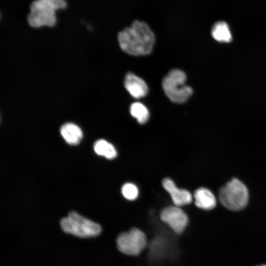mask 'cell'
<instances>
[{
    "instance_id": "cell-1",
    "label": "cell",
    "mask_w": 266,
    "mask_h": 266,
    "mask_svg": "<svg viewBox=\"0 0 266 266\" xmlns=\"http://www.w3.org/2000/svg\"><path fill=\"white\" fill-rule=\"evenodd\" d=\"M118 39L121 49L126 53L146 55L153 49L155 36L146 22L136 20L118 33Z\"/></svg>"
},
{
    "instance_id": "cell-2",
    "label": "cell",
    "mask_w": 266,
    "mask_h": 266,
    "mask_svg": "<svg viewBox=\"0 0 266 266\" xmlns=\"http://www.w3.org/2000/svg\"><path fill=\"white\" fill-rule=\"evenodd\" d=\"M186 81L185 73L178 69L170 70L164 77L162 81L163 90L172 101L184 103L192 95L193 90L185 84Z\"/></svg>"
},
{
    "instance_id": "cell-3",
    "label": "cell",
    "mask_w": 266,
    "mask_h": 266,
    "mask_svg": "<svg viewBox=\"0 0 266 266\" xmlns=\"http://www.w3.org/2000/svg\"><path fill=\"white\" fill-rule=\"evenodd\" d=\"M63 231L80 237L97 236L101 231L100 226L75 211H70L60 221Z\"/></svg>"
},
{
    "instance_id": "cell-4",
    "label": "cell",
    "mask_w": 266,
    "mask_h": 266,
    "mask_svg": "<svg viewBox=\"0 0 266 266\" xmlns=\"http://www.w3.org/2000/svg\"><path fill=\"white\" fill-rule=\"evenodd\" d=\"M249 194L246 186L240 180L234 178L223 186L219 194L220 201L227 208L238 211L244 208L247 204Z\"/></svg>"
},
{
    "instance_id": "cell-5",
    "label": "cell",
    "mask_w": 266,
    "mask_h": 266,
    "mask_svg": "<svg viewBox=\"0 0 266 266\" xmlns=\"http://www.w3.org/2000/svg\"><path fill=\"white\" fill-rule=\"evenodd\" d=\"M56 10L46 0H35L31 4L28 16L29 25L33 28L53 27L56 23Z\"/></svg>"
},
{
    "instance_id": "cell-6",
    "label": "cell",
    "mask_w": 266,
    "mask_h": 266,
    "mask_svg": "<svg viewBox=\"0 0 266 266\" xmlns=\"http://www.w3.org/2000/svg\"><path fill=\"white\" fill-rule=\"evenodd\" d=\"M116 243L121 252L134 256L138 255L146 247L147 239L142 231L133 228L120 233L117 238Z\"/></svg>"
},
{
    "instance_id": "cell-7",
    "label": "cell",
    "mask_w": 266,
    "mask_h": 266,
    "mask_svg": "<svg viewBox=\"0 0 266 266\" xmlns=\"http://www.w3.org/2000/svg\"><path fill=\"white\" fill-rule=\"evenodd\" d=\"M160 218L176 233H182L188 223L187 215L177 206L165 208L161 212Z\"/></svg>"
},
{
    "instance_id": "cell-8",
    "label": "cell",
    "mask_w": 266,
    "mask_h": 266,
    "mask_svg": "<svg viewBox=\"0 0 266 266\" xmlns=\"http://www.w3.org/2000/svg\"><path fill=\"white\" fill-rule=\"evenodd\" d=\"M162 185L170 195L175 206L179 207L192 202L193 197L190 192L185 189L178 188L171 179L165 178L162 181Z\"/></svg>"
},
{
    "instance_id": "cell-9",
    "label": "cell",
    "mask_w": 266,
    "mask_h": 266,
    "mask_svg": "<svg viewBox=\"0 0 266 266\" xmlns=\"http://www.w3.org/2000/svg\"><path fill=\"white\" fill-rule=\"evenodd\" d=\"M124 86L130 94L136 99L142 98L148 93V87L144 81L132 72L126 74Z\"/></svg>"
},
{
    "instance_id": "cell-10",
    "label": "cell",
    "mask_w": 266,
    "mask_h": 266,
    "mask_svg": "<svg viewBox=\"0 0 266 266\" xmlns=\"http://www.w3.org/2000/svg\"><path fill=\"white\" fill-rule=\"evenodd\" d=\"M194 197L196 205L202 209L211 210L216 205V200L214 195L208 189L200 188L195 191Z\"/></svg>"
},
{
    "instance_id": "cell-11",
    "label": "cell",
    "mask_w": 266,
    "mask_h": 266,
    "mask_svg": "<svg viewBox=\"0 0 266 266\" xmlns=\"http://www.w3.org/2000/svg\"><path fill=\"white\" fill-rule=\"evenodd\" d=\"M60 133L65 140L70 145L78 144L83 137L80 127L71 123L63 125L60 128Z\"/></svg>"
},
{
    "instance_id": "cell-12",
    "label": "cell",
    "mask_w": 266,
    "mask_h": 266,
    "mask_svg": "<svg viewBox=\"0 0 266 266\" xmlns=\"http://www.w3.org/2000/svg\"><path fill=\"white\" fill-rule=\"evenodd\" d=\"M212 37L217 41L229 43L232 40V35L227 23L224 21L216 22L211 32Z\"/></svg>"
},
{
    "instance_id": "cell-13",
    "label": "cell",
    "mask_w": 266,
    "mask_h": 266,
    "mask_svg": "<svg viewBox=\"0 0 266 266\" xmlns=\"http://www.w3.org/2000/svg\"><path fill=\"white\" fill-rule=\"evenodd\" d=\"M94 149L96 154L108 159H113L117 155L114 146L104 139L97 140L94 144Z\"/></svg>"
},
{
    "instance_id": "cell-14",
    "label": "cell",
    "mask_w": 266,
    "mask_h": 266,
    "mask_svg": "<svg viewBox=\"0 0 266 266\" xmlns=\"http://www.w3.org/2000/svg\"><path fill=\"white\" fill-rule=\"evenodd\" d=\"M131 115L135 118L137 122L143 124L149 119V113L146 107L142 103L136 102L132 103L130 106Z\"/></svg>"
},
{
    "instance_id": "cell-15",
    "label": "cell",
    "mask_w": 266,
    "mask_h": 266,
    "mask_svg": "<svg viewBox=\"0 0 266 266\" xmlns=\"http://www.w3.org/2000/svg\"><path fill=\"white\" fill-rule=\"evenodd\" d=\"M123 196L127 200H134L138 195V190L137 187L131 183L125 184L122 188Z\"/></svg>"
},
{
    "instance_id": "cell-16",
    "label": "cell",
    "mask_w": 266,
    "mask_h": 266,
    "mask_svg": "<svg viewBox=\"0 0 266 266\" xmlns=\"http://www.w3.org/2000/svg\"><path fill=\"white\" fill-rule=\"evenodd\" d=\"M266 266V265H262V266Z\"/></svg>"
}]
</instances>
